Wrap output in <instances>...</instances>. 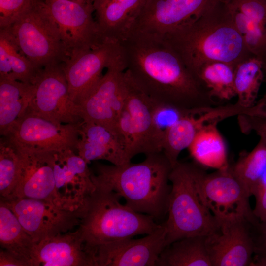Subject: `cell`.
Here are the masks:
<instances>
[{
  "label": "cell",
  "instance_id": "cell-1",
  "mask_svg": "<svg viewBox=\"0 0 266 266\" xmlns=\"http://www.w3.org/2000/svg\"><path fill=\"white\" fill-rule=\"evenodd\" d=\"M119 43L125 70L156 102L192 115L219 104L160 35L132 30Z\"/></svg>",
  "mask_w": 266,
  "mask_h": 266
},
{
  "label": "cell",
  "instance_id": "cell-2",
  "mask_svg": "<svg viewBox=\"0 0 266 266\" xmlns=\"http://www.w3.org/2000/svg\"><path fill=\"white\" fill-rule=\"evenodd\" d=\"M160 36L194 74L206 63L225 62L235 67L252 55L234 24L226 0Z\"/></svg>",
  "mask_w": 266,
  "mask_h": 266
},
{
  "label": "cell",
  "instance_id": "cell-3",
  "mask_svg": "<svg viewBox=\"0 0 266 266\" xmlns=\"http://www.w3.org/2000/svg\"><path fill=\"white\" fill-rule=\"evenodd\" d=\"M172 167L162 152L146 155L142 162L117 166L98 164L91 172L96 186L115 192L136 212L162 219L167 213Z\"/></svg>",
  "mask_w": 266,
  "mask_h": 266
},
{
  "label": "cell",
  "instance_id": "cell-4",
  "mask_svg": "<svg viewBox=\"0 0 266 266\" xmlns=\"http://www.w3.org/2000/svg\"><path fill=\"white\" fill-rule=\"evenodd\" d=\"M96 187L86 198L85 212L77 227L87 248L95 254L100 245L147 235L160 227L152 216L121 204V198L114 191Z\"/></svg>",
  "mask_w": 266,
  "mask_h": 266
},
{
  "label": "cell",
  "instance_id": "cell-5",
  "mask_svg": "<svg viewBox=\"0 0 266 266\" xmlns=\"http://www.w3.org/2000/svg\"><path fill=\"white\" fill-rule=\"evenodd\" d=\"M197 163L178 162L169 175L166 246L181 239L206 236L218 227V221L202 202L196 185Z\"/></svg>",
  "mask_w": 266,
  "mask_h": 266
},
{
  "label": "cell",
  "instance_id": "cell-6",
  "mask_svg": "<svg viewBox=\"0 0 266 266\" xmlns=\"http://www.w3.org/2000/svg\"><path fill=\"white\" fill-rule=\"evenodd\" d=\"M4 29L38 70L67 59L59 28L44 0H39Z\"/></svg>",
  "mask_w": 266,
  "mask_h": 266
},
{
  "label": "cell",
  "instance_id": "cell-7",
  "mask_svg": "<svg viewBox=\"0 0 266 266\" xmlns=\"http://www.w3.org/2000/svg\"><path fill=\"white\" fill-rule=\"evenodd\" d=\"M195 180L202 202L217 220L241 217L254 224L259 221L250 207V196L234 175L231 165L207 174L198 164Z\"/></svg>",
  "mask_w": 266,
  "mask_h": 266
},
{
  "label": "cell",
  "instance_id": "cell-8",
  "mask_svg": "<svg viewBox=\"0 0 266 266\" xmlns=\"http://www.w3.org/2000/svg\"><path fill=\"white\" fill-rule=\"evenodd\" d=\"M44 1L59 28L67 59L107 40L102 36L93 17L91 2L69 0Z\"/></svg>",
  "mask_w": 266,
  "mask_h": 266
},
{
  "label": "cell",
  "instance_id": "cell-9",
  "mask_svg": "<svg viewBox=\"0 0 266 266\" xmlns=\"http://www.w3.org/2000/svg\"><path fill=\"white\" fill-rule=\"evenodd\" d=\"M0 199L13 211L36 244L78 227L85 210V203L80 208L70 210L39 200Z\"/></svg>",
  "mask_w": 266,
  "mask_h": 266
},
{
  "label": "cell",
  "instance_id": "cell-10",
  "mask_svg": "<svg viewBox=\"0 0 266 266\" xmlns=\"http://www.w3.org/2000/svg\"><path fill=\"white\" fill-rule=\"evenodd\" d=\"M82 122L56 123L26 110L3 136L19 146L33 151L70 149L75 152H77Z\"/></svg>",
  "mask_w": 266,
  "mask_h": 266
},
{
  "label": "cell",
  "instance_id": "cell-11",
  "mask_svg": "<svg viewBox=\"0 0 266 266\" xmlns=\"http://www.w3.org/2000/svg\"><path fill=\"white\" fill-rule=\"evenodd\" d=\"M35 85V92L27 110L56 123L83 121L79 107L70 98L63 63L43 67Z\"/></svg>",
  "mask_w": 266,
  "mask_h": 266
},
{
  "label": "cell",
  "instance_id": "cell-12",
  "mask_svg": "<svg viewBox=\"0 0 266 266\" xmlns=\"http://www.w3.org/2000/svg\"><path fill=\"white\" fill-rule=\"evenodd\" d=\"M124 107L130 116L132 141L127 152L131 161L135 155L162 152L164 132L156 125L153 116L154 100L135 83L125 70L123 77Z\"/></svg>",
  "mask_w": 266,
  "mask_h": 266
},
{
  "label": "cell",
  "instance_id": "cell-13",
  "mask_svg": "<svg viewBox=\"0 0 266 266\" xmlns=\"http://www.w3.org/2000/svg\"><path fill=\"white\" fill-rule=\"evenodd\" d=\"M121 56L119 42L107 39L63 63L70 98L79 106L103 76L102 71Z\"/></svg>",
  "mask_w": 266,
  "mask_h": 266
},
{
  "label": "cell",
  "instance_id": "cell-14",
  "mask_svg": "<svg viewBox=\"0 0 266 266\" xmlns=\"http://www.w3.org/2000/svg\"><path fill=\"white\" fill-rule=\"evenodd\" d=\"M217 220V229L205 237L212 266H251L254 254V223L241 217Z\"/></svg>",
  "mask_w": 266,
  "mask_h": 266
},
{
  "label": "cell",
  "instance_id": "cell-15",
  "mask_svg": "<svg viewBox=\"0 0 266 266\" xmlns=\"http://www.w3.org/2000/svg\"><path fill=\"white\" fill-rule=\"evenodd\" d=\"M125 70L121 55L106 68L105 74L79 106L83 121L102 125L119 138L117 121L124 105L123 77Z\"/></svg>",
  "mask_w": 266,
  "mask_h": 266
},
{
  "label": "cell",
  "instance_id": "cell-16",
  "mask_svg": "<svg viewBox=\"0 0 266 266\" xmlns=\"http://www.w3.org/2000/svg\"><path fill=\"white\" fill-rule=\"evenodd\" d=\"M163 222L153 233L103 244L95 249L96 266H154L166 244Z\"/></svg>",
  "mask_w": 266,
  "mask_h": 266
},
{
  "label": "cell",
  "instance_id": "cell-17",
  "mask_svg": "<svg viewBox=\"0 0 266 266\" xmlns=\"http://www.w3.org/2000/svg\"><path fill=\"white\" fill-rule=\"evenodd\" d=\"M220 0H147L131 31L162 35L200 15Z\"/></svg>",
  "mask_w": 266,
  "mask_h": 266
},
{
  "label": "cell",
  "instance_id": "cell-18",
  "mask_svg": "<svg viewBox=\"0 0 266 266\" xmlns=\"http://www.w3.org/2000/svg\"><path fill=\"white\" fill-rule=\"evenodd\" d=\"M88 163L70 149L54 152L56 191L61 206L76 210L83 206L96 189Z\"/></svg>",
  "mask_w": 266,
  "mask_h": 266
},
{
  "label": "cell",
  "instance_id": "cell-19",
  "mask_svg": "<svg viewBox=\"0 0 266 266\" xmlns=\"http://www.w3.org/2000/svg\"><path fill=\"white\" fill-rule=\"evenodd\" d=\"M14 144L20 155L21 167L18 184L9 199L39 200L63 208L56 191L54 174L55 151H33Z\"/></svg>",
  "mask_w": 266,
  "mask_h": 266
},
{
  "label": "cell",
  "instance_id": "cell-20",
  "mask_svg": "<svg viewBox=\"0 0 266 266\" xmlns=\"http://www.w3.org/2000/svg\"><path fill=\"white\" fill-rule=\"evenodd\" d=\"M31 261V266H96L78 229L36 243Z\"/></svg>",
  "mask_w": 266,
  "mask_h": 266
},
{
  "label": "cell",
  "instance_id": "cell-21",
  "mask_svg": "<svg viewBox=\"0 0 266 266\" xmlns=\"http://www.w3.org/2000/svg\"><path fill=\"white\" fill-rule=\"evenodd\" d=\"M234 24L249 52L266 60V0H227Z\"/></svg>",
  "mask_w": 266,
  "mask_h": 266
},
{
  "label": "cell",
  "instance_id": "cell-22",
  "mask_svg": "<svg viewBox=\"0 0 266 266\" xmlns=\"http://www.w3.org/2000/svg\"><path fill=\"white\" fill-rule=\"evenodd\" d=\"M147 0H91L95 19L105 39L120 42L131 30Z\"/></svg>",
  "mask_w": 266,
  "mask_h": 266
},
{
  "label": "cell",
  "instance_id": "cell-23",
  "mask_svg": "<svg viewBox=\"0 0 266 266\" xmlns=\"http://www.w3.org/2000/svg\"><path fill=\"white\" fill-rule=\"evenodd\" d=\"M35 85L0 78V134L5 136L26 112L34 94Z\"/></svg>",
  "mask_w": 266,
  "mask_h": 266
},
{
  "label": "cell",
  "instance_id": "cell-24",
  "mask_svg": "<svg viewBox=\"0 0 266 266\" xmlns=\"http://www.w3.org/2000/svg\"><path fill=\"white\" fill-rule=\"evenodd\" d=\"M218 122L206 124L198 132L188 148L197 164L216 170L230 166L225 141L217 128Z\"/></svg>",
  "mask_w": 266,
  "mask_h": 266
},
{
  "label": "cell",
  "instance_id": "cell-25",
  "mask_svg": "<svg viewBox=\"0 0 266 266\" xmlns=\"http://www.w3.org/2000/svg\"><path fill=\"white\" fill-rule=\"evenodd\" d=\"M0 29V78L35 84L40 70L23 54L8 32Z\"/></svg>",
  "mask_w": 266,
  "mask_h": 266
},
{
  "label": "cell",
  "instance_id": "cell-26",
  "mask_svg": "<svg viewBox=\"0 0 266 266\" xmlns=\"http://www.w3.org/2000/svg\"><path fill=\"white\" fill-rule=\"evenodd\" d=\"M204 236L184 238L166 246L156 263L158 266H212Z\"/></svg>",
  "mask_w": 266,
  "mask_h": 266
},
{
  "label": "cell",
  "instance_id": "cell-27",
  "mask_svg": "<svg viewBox=\"0 0 266 266\" xmlns=\"http://www.w3.org/2000/svg\"><path fill=\"white\" fill-rule=\"evenodd\" d=\"M0 244L1 248L28 261L31 266V257L36 243L13 211L1 199Z\"/></svg>",
  "mask_w": 266,
  "mask_h": 266
},
{
  "label": "cell",
  "instance_id": "cell-28",
  "mask_svg": "<svg viewBox=\"0 0 266 266\" xmlns=\"http://www.w3.org/2000/svg\"><path fill=\"white\" fill-rule=\"evenodd\" d=\"M264 80L262 60L252 55L239 63L234 69V84L237 97L236 102L246 108L255 105Z\"/></svg>",
  "mask_w": 266,
  "mask_h": 266
},
{
  "label": "cell",
  "instance_id": "cell-29",
  "mask_svg": "<svg viewBox=\"0 0 266 266\" xmlns=\"http://www.w3.org/2000/svg\"><path fill=\"white\" fill-rule=\"evenodd\" d=\"M234 67L222 62H211L201 66L195 72L214 98L230 100L236 96Z\"/></svg>",
  "mask_w": 266,
  "mask_h": 266
},
{
  "label": "cell",
  "instance_id": "cell-30",
  "mask_svg": "<svg viewBox=\"0 0 266 266\" xmlns=\"http://www.w3.org/2000/svg\"><path fill=\"white\" fill-rule=\"evenodd\" d=\"M233 172L249 196L253 193L266 170V143L262 139L253 149L243 154L231 166Z\"/></svg>",
  "mask_w": 266,
  "mask_h": 266
},
{
  "label": "cell",
  "instance_id": "cell-31",
  "mask_svg": "<svg viewBox=\"0 0 266 266\" xmlns=\"http://www.w3.org/2000/svg\"><path fill=\"white\" fill-rule=\"evenodd\" d=\"M21 160L18 149L5 136L0 139V195L10 198L18 184L21 172Z\"/></svg>",
  "mask_w": 266,
  "mask_h": 266
},
{
  "label": "cell",
  "instance_id": "cell-32",
  "mask_svg": "<svg viewBox=\"0 0 266 266\" xmlns=\"http://www.w3.org/2000/svg\"><path fill=\"white\" fill-rule=\"evenodd\" d=\"M39 0H0V29H5Z\"/></svg>",
  "mask_w": 266,
  "mask_h": 266
},
{
  "label": "cell",
  "instance_id": "cell-33",
  "mask_svg": "<svg viewBox=\"0 0 266 266\" xmlns=\"http://www.w3.org/2000/svg\"><path fill=\"white\" fill-rule=\"evenodd\" d=\"M189 113L154 100L153 116L157 127L164 131Z\"/></svg>",
  "mask_w": 266,
  "mask_h": 266
},
{
  "label": "cell",
  "instance_id": "cell-34",
  "mask_svg": "<svg viewBox=\"0 0 266 266\" xmlns=\"http://www.w3.org/2000/svg\"><path fill=\"white\" fill-rule=\"evenodd\" d=\"M254 257L251 266H266V222L252 225Z\"/></svg>",
  "mask_w": 266,
  "mask_h": 266
},
{
  "label": "cell",
  "instance_id": "cell-35",
  "mask_svg": "<svg viewBox=\"0 0 266 266\" xmlns=\"http://www.w3.org/2000/svg\"><path fill=\"white\" fill-rule=\"evenodd\" d=\"M253 196L255 198L254 216L260 222H266V170L256 188Z\"/></svg>",
  "mask_w": 266,
  "mask_h": 266
},
{
  "label": "cell",
  "instance_id": "cell-36",
  "mask_svg": "<svg viewBox=\"0 0 266 266\" xmlns=\"http://www.w3.org/2000/svg\"><path fill=\"white\" fill-rule=\"evenodd\" d=\"M0 266H31L30 263L4 249L0 250Z\"/></svg>",
  "mask_w": 266,
  "mask_h": 266
},
{
  "label": "cell",
  "instance_id": "cell-37",
  "mask_svg": "<svg viewBox=\"0 0 266 266\" xmlns=\"http://www.w3.org/2000/svg\"><path fill=\"white\" fill-rule=\"evenodd\" d=\"M264 63V80L266 83V60L263 62ZM256 104L262 107H266V89L262 97L259 100Z\"/></svg>",
  "mask_w": 266,
  "mask_h": 266
},
{
  "label": "cell",
  "instance_id": "cell-38",
  "mask_svg": "<svg viewBox=\"0 0 266 266\" xmlns=\"http://www.w3.org/2000/svg\"><path fill=\"white\" fill-rule=\"evenodd\" d=\"M73 1H75L79 3H86V2H91V0H69Z\"/></svg>",
  "mask_w": 266,
  "mask_h": 266
}]
</instances>
